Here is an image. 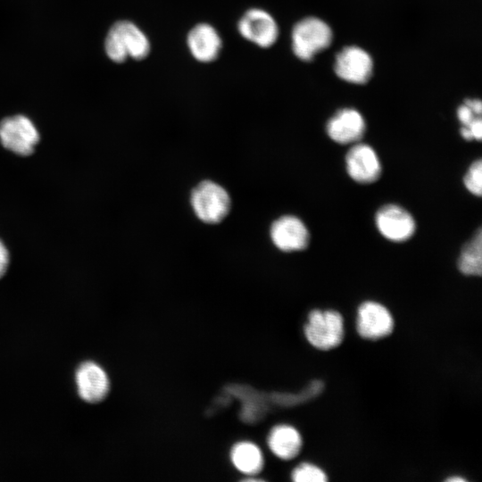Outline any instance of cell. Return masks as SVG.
<instances>
[{
	"label": "cell",
	"instance_id": "cell-16",
	"mask_svg": "<svg viewBox=\"0 0 482 482\" xmlns=\"http://www.w3.org/2000/svg\"><path fill=\"white\" fill-rule=\"evenodd\" d=\"M231 460L238 470L248 475L257 474L263 465L262 452L250 442L235 445L231 451Z\"/></svg>",
	"mask_w": 482,
	"mask_h": 482
},
{
	"label": "cell",
	"instance_id": "cell-4",
	"mask_svg": "<svg viewBox=\"0 0 482 482\" xmlns=\"http://www.w3.org/2000/svg\"><path fill=\"white\" fill-rule=\"evenodd\" d=\"M191 204L196 216L205 223L221 221L230 210L227 191L213 181L204 180L191 193Z\"/></svg>",
	"mask_w": 482,
	"mask_h": 482
},
{
	"label": "cell",
	"instance_id": "cell-20",
	"mask_svg": "<svg viewBox=\"0 0 482 482\" xmlns=\"http://www.w3.org/2000/svg\"><path fill=\"white\" fill-rule=\"evenodd\" d=\"M457 116L463 126L469 125L477 115L465 103L457 110Z\"/></svg>",
	"mask_w": 482,
	"mask_h": 482
},
{
	"label": "cell",
	"instance_id": "cell-19",
	"mask_svg": "<svg viewBox=\"0 0 482 482\" xmlns=\"http://www.w3.org/2000/svg\"><path fill=\"white\" fill-rule=\"evenodd\" d=\"M481 182L482 161L481 159H478L474 161L469 167V170L463 178V183L468 191L477 196H481Z\"/></svg>",
	"mask_w": 482,
	"mask_h": 482
},
{
	"label": "cell",
	"instance_id": "cell-23",
	"mask_svg": "<svg viewBox=\"0 0 482 482\" xmlns=\"http://www.w3.org/2000/svg\"><path fill=\"white\" fill-rule=\"evenodd\" d=\"M465 104L477 114L480 115L482 111V104L480 100L478 99H473V100H466Z\"/></svg>",
	"mask_w": 482,
	"mask_h": 482
},
{
	"label": "cell",
	"instance_id": "cell-11",
	"mask_svg": "<svg viewBox=\"0 0 482 482\" xmlns=\"http://www.w3.org/2000/svg\"><path fill=\"white\" fill-rule=\"evenodd\" d=\"M372 67V59L366 51L357 46H348L337 54L334 69L340 79L362 84L370 79Z\"/></svg>",
	"mask_w": 482,
	"mask_h": 482
},
{
	"label": "cell",
	"instance_id": "cell-5",
	"mask_svg": "<svg viewBox=\"0 0 482 482\" xmlns=\"http://www.w3.org/2000/svg\"><path fill=\"white\" fill-rule=\"evenodd\" d=\"M38 140L39 135L36 127L23 115L7 117L0 122L2 145L17 154H32Z\"/></svg>",
	"mask_w": 482,
	"mask_h": 482
},
{
	"label": "cell",
	"instance_id": "cell-17",
	"mask_svg": "<svg viewBox=\"0 0 482 482\" xmlns=\"http://www.w3.org/2000/svg\"><path fill=\"white\" fill-rule=\"evenodd\" d=\"M458 269L469 276H480L482 271V232L478 229L470 241L461 248Z\"/></svg>",
	"mask_w": 482,
	"mask_h": 482
},
{
	"label": "cell",
	"instance_id": "cell-13",
	"mask_svg": "<svg viewBox=\"0 0 482 482\" xmlns=\"http://www.w3.org/2000/svg\"><path fill=\"white\" fill-rule=\"evenodd\" d=\"M187 45L191 55L196 61L211 62L218 58L222 40L211 24L198 23L188 31Z\"/></svg>",
	"mask_w": 482,
	"mask_h": 482
},
{
	"label": "cell",
	"instance_id": "cell-18",
	"mask_svg": "<svg viewBox=\"0 0 482 482\" xmlns=\"http://www.w3.org/2000/svg\"><path fill=\"white\" fill-rule=\"evenodd\" d=\"M292 479L295 482H325L328 480L326 473L318 466L303 462L292 471Z\"/></svg>",
	"mask_w": 482,
	"mask_h": 482
},
{
	"label": "cell",
	"instance_id": "cell-24",
	"mask_svg": "<svg viewBox=\"0 0 482 482\" xmlns=\"http://www.w3.org/2000/svg\"><path fill=\"white\" fill-rule=\"evenodd\" d=\"M461 135L466 140H472L473 139L471 134L469 131V129L464 126H462V128L461 129Z\"/></svg>",
	"mask_w": 482,
	"mask_h": 482
},
{
	"label": "cell",
	"instance_id": "cell-25",
	"mask_svg": "<svg viewBox=\"0 0 482 482\" xmlns=\"http://www.w3.org/2000/svg\"><path fill=\"white\" fill-rule=\"evenodd\" d=\"M446 481H449V482H464L465 479L461 477H451L449 478L446 479Z\"/></svg>",
	"mask_w": 482,
	"mask_h": 482
},
{
	"label": "cell",
	"instance_id": "cell-12",
	"mask_svg": "<svg viewBox=\"0 0 482 482\" xmlns=\"http://www.w3.org/2000/svg\"><path fill=\"white\" fill-rule=\"evenodd\" d=\"M79 395L87 403H98L110 390V380L104 370L94 362H83L76 371Z\"/></svg>",
	"mask_w": 482,
	"mask_h": 482
},
{
	"label": "cell",
	"instance_id": "cell-10",
	"mask_svg": "<svg viewBox=\"0 0 482 482\" xmlns=\"http://www.w3.org/2000/svg\"><path fill=\"white\" fill-rule=\"evenodd\" d=\"M270 237L273 244L284 252L303 250L310 241L305 224L293 215H285L276 220L270 228Z\"/></svg>",
	"mask_w": 482,
	"mask_h": 482
},
{
	"label": "cell",
	"instance_id": "cell-3",
	"mask_svg": "<svg viewBox=\"0 0 482 482\" xmlns=\"http://www.w3.org/2000/svg\"><path fill=\"white\" fill-rule=\"evenodd\" d=\"M292 50L302 61H310L332 41V31L323 21L308 17L298 21L292 30Z\"/></svg>",
	"mask_w": 482,
	"mask_h": 482
},
{
	"label": "cell",
	"instance_id": "cell-22",
	"mask_svg": "<svg viewBox=\"0 0 482 482\" xmlns=\"http://www.w3.org/2000/svg\"><path fill=\"white\" fill-rule=\"evenodd\" d=\"M9 262V255L4 245L0 241V278L5 273Z\"/></svg>",
	"mask_w": 482,
	"mask_h": 482
},
{
	"label": "cell",
	"instance_id": "cell-14",
	"mask_svg": "<svg viewBox=\"0 0 482 482\" xmlns=\"http://www.w3.org/2000/svg\"><path fill=\"white\" fill-rule=\"evenodd\" d=\"M326 130L333 141L342 145L350 144L362 138L365 131V121L358 111L345 108L329 119Z\"/></svg>",
	"mask_w": 482,
	"mask_h": 482
},
{
	"label": "cell",
	"instance_id": "cell-7",
	"mask_svg": "<svg viewBox=\"0 0 482 482\" xmlns=\"http://www.w3.org/2000/svg\"><path fill=\"white\" fill-rule=\"evenodd\" d=\"M376 227L387 240L403 242L412 237L416 223L407 210L388 204L380 207L375 216Z\"/></svg>",
	"mask_w": 482,
	"mask_h": 482
},
{
	"label": "cell",
	"instance_id": "cell-21",
	"mask_svg": "<svg viewBox=\"0 0 482 482\" xmlns=\"http://www.w3.org/2000/svg\"><path fill=\"white\" fill-rule=\"evenodd\" d=\"M466 127L472 136L473 139L478 141L481 140L482 137V120L480 116H477L469 125Z\"/></svg>",
	"mask_w": 482,
	"mask_h": 482
},
{
	"label": "cell",
	"instance_id": "cell-9",
	"mask_svg": "<svg viewBox=\"0 0 482 482\" xmlns=\"http://www.w3.org/2000/svg\"><path fill=\"white\" fill-rule=\"evenodd\" d=\"M345 167L351 179L361 184L375 182L382 170L377 153L367 144H356L348 150Z\"/></svg>",
	"mask_w": 482,
	"mask_h": 482
},
{
	"label": "cell",
	"instance_id": "cell-1",
	"mask_svg": "<svg viewBox=\"0 0 482 482\" xmlns=\"http://www.w3.org/2000/svg\"><path fill=\"white\" fill-rule=\"evenodd\" d=\"M104 50L115 62H123L129 57L140 61L150 54L151 44L147 36L135 23L119 21L106 35Z\"/></svg>",
	"mask_w": 482,
	"mask_h": 482
},
{
	"label": "cell",
	"instance_id": "cell-15",
	"mask_svg": "<svg viewBox=\"0 0 482 482\" xmlns=\"http://www.w3.org/2000/svg\"><path fill=\"white\" fill-rule=\"evenodd\" d=\"M268 444L275 455L283 460H291L299 453L303 441L294 427L279 425L270 431Z\"/></svg>",
	"mask_w": 482,
	"mask_h": 482
},
{
	"label": "cell",
	"instance_id": "cell-2",
	"mask_svg": "<svg viewBox=\"0 0 482 482\" xmlns=\"http://www.w3.org/2000/svg\"><path fill=\"white\" fill-rule=\"evenodd\" d=\"M304 334L309 343L322 351L338 346L345 335L344 319L334 310H313L308 315Z\"/></svg>",
	"mask_w": 482,
	"mask_h": 482
},
{
	"label": "cell",
	"instance_id": "cell-6",
	"mask_svg": "<svg viewBox=\"0 0 482 482\" xmlns=\"http://www.w3.org/2000/svg\"><path fill=\"white\" fill-rule=\"evenodd\" d=\"M237 30L242 37L262 48L270 47L278 36L275 19L265 10H247L237 22Z\"/></svg>",
	"mask_w": 482,
	"mask_h": 482
},
{
	"label": "cell",
	"instance_id": "cell-8",
	"mask_svg": "<svg viewBox=\"0 0 482 482\" xmlns=\"http://www.w3.org/2000/svg\"><path fill=\"white\" fill-rule=\"evenodd\" d=\"M393 328V316L383 304L374 301H366L359 306L356 329L362 337L379 339L391 334Z\"/></svg>",
	"mask_w": 482,
	"mask_h": 482
}]
</instances>
